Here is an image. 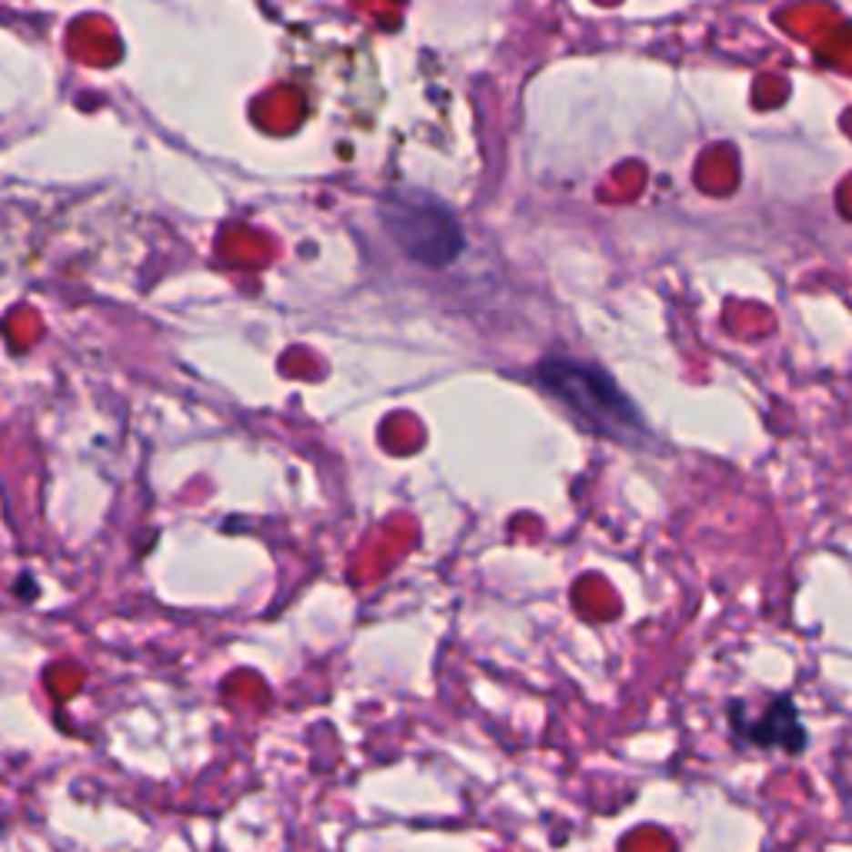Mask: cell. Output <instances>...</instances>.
Instances as JSON below:
<instances>
[{"label": "cell", "instance_id": "cell-1", "mask_svg": "<svg viewBox=\"0 0 852 852\" xmlns=\"http://www.w3.org/2000/svg\"><path fill=\"white\" fill-rule=\"evenodd\" d=\"M540 387L563 407L576 413L593 433L630 443L643 433V417L633 407V400L620 390V383L603 367L590 360L550 357L536 367Z\"/></svg>", "mask_w": 852, "mask_h": 852}, {"label": "cell", "instance_id": "cell-3", "mask_svg": "<svg viewBox=\"0 0 852 852\" xmlns=\"http://www.w3.org/2000/svg\"><path fill=\"white\" fill-rule=\"evenodd\" d=\"M729 723H733V733L756 749H783L789 756H799L809 746L803 719H799L789 696H776L759 713H746L743 703H733Z\"/></svg>", "mask_w": 852, "mask_h": 852}, {"label": "cell", "instance_id": "cell-2", "mask_svg": "<svg viewBox=\"0 0 852 852\" xmlns=\"http://www.w3.org/2000/svg\"><path fill=\"white\" fill-rule=\"evenodd\" d=\"M383 227L410 260L446 267L463 253V227L453 210L420 190H397L383 204Z\"/></svg>", "mask_w": 852, "mask_h": 852}]
</instances>
